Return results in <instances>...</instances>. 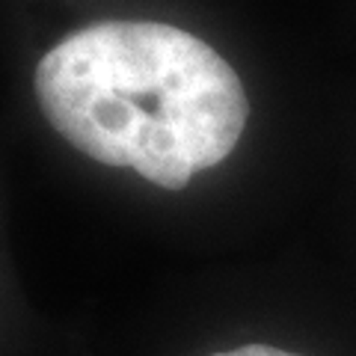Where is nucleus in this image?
Listing matches in <instances>:
<instances>
[{
	"label": "nucleus",
	"instance_id": "nucleus-1",
	"mask_svg": "<svg viewBox=\"0 0 356 356\" xmlns=\"http://www.w3.org/2000/svg\"><path fill=\"white\" fill-rule=\"evenodd\" d=\"M36 98L77 152L166 191L226 161L250 116L238 72L161 21H98L60 39L36 65Z\"/></svg>",
	"mask_w": 356,
	"mask_h": 356
},
{
	"label": "nucleus",
	"instance_id": "nucleus-2",
	"mask_svg": "<svg viewBox=\"0 0 356 356\" xmlns=\"http://www.w3.org/2000/svg\"><path fill=\"white\" fill-rule=\"evenodd\" d=\"M214 356H303V353H291V350H282V348H270V344H243V348L235 350H222Z\"/></svg>",
	"mask_w": 356,
	"mask_h": 356
}]
</instances>
